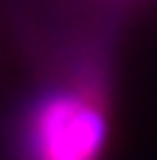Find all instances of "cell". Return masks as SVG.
<instances>
[{
  "label": "cell",
  "mask_w": 157,
  "mask_h": 160,
  "mask_svg": "<svg viewBox=\"0 0 157 160\" xmlns=\"http://www.w3.org/2000/svg\"><path fill=\"white\" fill-rule=\"evenodd\" d=\"M110 115L98 79L76 76L31 101L17 129L20 160H101Z\"/></svg>",
  "instance_id": "1"
}]
</instances>
